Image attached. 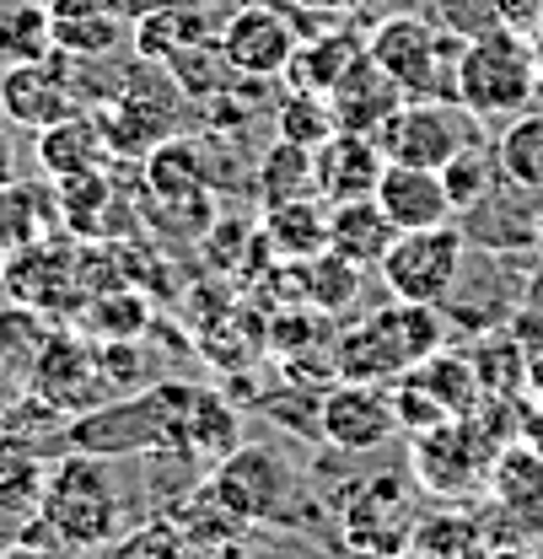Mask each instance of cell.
<instances>
[{
	"instance_id": "1",
	"label": "cell",
	"mask_w": 543,
	"mask_h": 559,
	"mask_svg": "<svg viewBox=\"0 0 543 559\" xmlns=\"http://www.w3.org/2000/svg\"><path fill=\"white\" fill-rule=\"evenodd\" d=\"M38 516L66 549H108L125 533V500H119L108 457L60 452V463H49Z\"/></svg>"
},
{
	"instance_id": "2",
	"label": "cell",
	"mask_w": 543,
	"mask_h": 559,
	"mask_svg": "<svg viewBox=\"0 0 543 559\" xmlns=\"http://www.w3.org/2000/svg\"><path fill=\"white\" fill-rule=\"evenodd\" d=\"M441 307H425V301H399L361 318L334 349V371L344 382H399L404 371H414L425 355L441 349Z\"/></svg>"
},
{
	"instance_id": "3",
	"label": "cell",
	"mask_w": 543,
	"mask_h": 559,
	"mask_svg": "<svg viewBox=\"0 0 543 559\" xmlns=\"http://www.w3.org/2000/svg\"><path fill=\"white\" fill-rule=\"evenodd\" d=\"M539 55L528 44V33L517 27H489L463 44V60H458V103L484 119V124H506L517 119L522 108L539 103Z\"/></svg>"
},
{
	"instance_id": "4",
	"label": "cell",
	"mask_w": 543,
	"mask_h": 559,
	"mask_svg": "<svg viewBox=\"0 0 543 559\" xmlns=\"http://www.w3.org/2000/svg\"><path fill=\"white\" fill-rule=\"evenodd\" d=\"M458 33H441L436 22L414 16V11H393L366 33V55L399 81L404 97H458V60H463Z\"/></svg>"
},
{
	"instance_id": "5",
	"label": "cell",
	"mask_w": 543,
	"mask_h": 559,
	"mask_svg": "<svg viewBox=\"0 0 543 559\" xmlns=\"http://www.w3.org/2000/svg\"><path fill=\"white\" fill-rule=\"evenodd\" d=\"M469 264V231L441 221V226H420V231H399L393 248L382 253L377 275L399 301H425V307H447L458 280Z\"/></svg>"
},
{
	"instance_id": "6",
	"label": "cell",
	"mask_w": 543,
	"mask_h": 559,
	"mask_svg": "<svg viewBox=\"0 0 543 559\" xmlns=\"http://www.w3.org/2000/svg\"><path fill=\"white\" fill-rule=\"evenodd\" d=\"M484 119H474L458 97H404L393 108V119L377 130V145L388 162H404V167H447L458 151L479 145Z\"/></svg>"
},
{
	"instance_id": "7",
	"label": "cell",
	"mask_w": 543,
	"mask_h": 559,
	"mask_svg": "<svg viewBox=\"0 0 543 559\" xmlns=\"http://www.w3.org/2000/svg\"><path fill=\"white\" fill-rule=\"evenodd\" d=\"M489 463H495V447L479 436V425L469 415L441 419V425L414 436V485L436 500L474 495L479 479L489 474Z\"/></svg>"
},
{
	"instance_id": "8",
	"label": "cell",
	"mask_w": 543,
	"mask_h": 559,
	"mask_svg": "<svg viewBox=\"0 0 543 559\" xmlns=\"http://www.w3.org/2000/svg\"><path fill=\"white\" fill-rule=\"evenodd\" d=\"M340 533L361 559H393L414 544V506L399 474H377L355 485L340 506Z\"/></svg>"
},
{
	"instance_id": "9",
	"label": "cell",
	"mask_w": 543,
	"mask_h": 559,
	"mask_svg": "<svg viewBox=\"0 0 543 559\" xmlns=\"http://www.w3.org/2000/svg\"><path fill=\"white\" fill-rule=\"evenodd\" d=\"M0 285H5L11 301H22V307H33V312H75V307H86L81 248L55 242V237H44V242L11 253Z\"/></svg>"
},
{
	"instance_id": "10",
	"label": "cell",
	"mask_w": 543,
	"mask_h": 559,
	"mask_svg": "<svg viewBox=\"0 0 543 559\" xmlns=\"http://www.w3.org/2000/svg\"><path fill=\"white\" fill-rule=\"evenodd\" d=\"M296 44H302V33H296L291 11L264 5V0L232 11L226 27H221V38H215L226 70H237V75H248V81H274V75H285Z\"/></svg>"
},
{
	"instance_id": "11",
	"label": "cell",
	"mask_w": 543,
	"mask_h": 559,
	"mask_svg": "<svg viewBox=\"0 0 543 559\" xmlns=\"http://www.w3.org/2000/svg\"><path fill=\"white\" fill-rule=\"evenodd\" d=\"M27 393H38L44 404L66 409L70 419L114 399V388L103 377V360H97V345L70 340V334H49L44 340L38 360L27 366Z\"/></svg>"
},
{
	"instance_id": "12",
	"label": "cell",
	"mask_w": 543,
	"mask_h": 559,
	"mask_svg": "<svg viewBox=\"0 0 543 559\" xmlns=\"http://www.w3.org/2000/svg\"><path fill=\"white\" fill-rule=\"evenodd\" d=\"M210 489L243 516V522H285V500H291V463H280L270 447H232Z\"/></svg>"
},
{
	"instance_id": "13",
	"label": "cell",
	"mask_w": 543,
	"mask_h": 559,
	"mask_svg": "<svg viewBox=\"0 0 543 559\" xmlns=\"http://www.w3.org/2000/svg\"><path fill=\"white\" fill-rule=\"evenodd\" d=\"M393 430H399V415L382 382H340L318 404V436L340 452H377Z\"/></svg>"
},
{
	"instance_id": "14",
	"label": "cell",
	"mask_w": 543,
	"mask_h": 559,
	"mask_svg": "<svg viewBox=\"0 0 543 559\" xmlns=\"http://www.w3.org/2000/svg\"><path fill=\"white\" fill-rule=\"evenodd\" d=\"M75 108H81V103H75V92H70V70H66V60H60V49L44 55V60L0 70V119H11V124H22V130H44V124L66 119Z\"/></svg>"
},
{
	"instance_id": "15",
	"label": "cell",
	"mask_w": 543,
	"mask_h": 559,
	"mask_svg": "<svg viewBox=\"0 0 543 559\" xmlns=\"http://www.w3.org/2000/svg\"><path fill=\"white\" fill-rule=\"evenodd\" d=\"M489 495H495V516L506 522L511 544L543 538V452L528 441H511L495 452L489 463Z\"/></svg>"
},
{
	"instance_id": "16",
	"label": "cell",
	"mask_w": 543,
	"mask_h": 559,
	"mask_svg": "<svg viewBox=\"0 0 543 559\" xmlns=\"http://www.w3.org/2000/svg\"><path fill=\"white\" fill-rule=\"evenodd\" d=\"M382 167H388V156H382L377 135H361V130H334L323 145H312V183H318V200H329V205L377 194Z\"/></svg>"
},
{
	"instance_id": "17",
	"label": "cell",
	"mask_w": 543,
	"mask_h": 559,
	"mask_svg": "<svg viewBox=\"0 0 543 559\" xmlns=\"http://www.w3.org/2000/svg\"><path fill=\"white\" fill-rule=\"evenodd\" d=\"M404 103V92H399V81L388 75V70L377 66L366 49L350 60L340 81L329 86V108H334V124L340 130H361V135H377L388 119H393V108Z\"/></svg>"
},
{
	"instance_id": "18",
	"label": "cell",
	"mask_w": 543,
	"mask_h": 559,
	"mask_svg": "<svg viewBox=\"0 0 543 559\" xmlns=\"http://www.w3.org/2000/svg\"><path fill=\"white\" fill-rule=\"evenodd\" d=\"M382 215L399 226V231H420V226H441L452 221V194L441 183L436 167H404V162H388L382 178H377V194H371Z\"/></svg>"
},
{
	"instance_id": "19",
	"label": "cell",
	"mask_w": 543,
	"mask_h": 559,
	"mask_svg": "<svg viewBox=\"0 0 543 559\" xmlns=\"http://www.w3.org/2000/svg\"><path fill=\"white\" fill-rule=\"evenodd\" d=\"M49 33L60 55L97 60L125 33V5L119 0H49Z\"/></svg>"
},
{
	"instance_id": "20",
	"label": "cell",
	"mask_w": 543,
	"mask_h": 559,
	"mask_svg": "<svg viewBox=\"0 0 543 559\" xmlns=\"http://www.w3.org/2000/svg\"><path fill=\"white\" fill-rule=\"evenodd\" d=\"M103 162H108L103 119H92V114H81V108L38 130V167L49 173V183L75 178V173H92V167H103Z\"/></svg>"
},
{
	"instance_id": "21",
	"label": "cell",
	"mask_w": 543,
	"mask_h": 559,
	"mask_svg": "<svg viewBox=\"0 0 543 559\" xmlns=\"http://www.w3.org/2000/svg\"><path fill=\"white\" fill-rule=\"evenodd\" d=\"M399 226L382 215V205L366 194V200H344V205H329V248L350 259L355 270H377L382 253L393 248Z\"/></svg>"
},
{
	"instance_id": "22",
	"label": "cell",
	"mask_w": 543,
	"mask_h": 559,
	"mask_svg": "<svg viewBox=\"0 0 543 559\" xmlns=\"http://www.w3.org/2000/svg\"><path fill=\"white\" fill-rule=\"evenodd\" d=\"M264 242L285 264H307L329 248V200L302 194V200H280L264 205Z\"/></svg>"
},
{
	"instance_id": "23",
	"label": "cell",
	"mask_w": 543,
	"mask_h": 559,
	"mask_svg": "<svg viewBox=\"0 0 543 559\" xmlns=\"http://www.w3.org/2000/svg\"><path fill=\"white\" fill-rule=\"evenodd\" d=\"M55 226H60V200L49 183H22V178L0 183V253L5 259L55 237Z\"/></svg>"
},
{
	"instance_id": "24",
	"label": "cell",
	"mask_w": 543,
	"mask_h": 559,
	"mask_svg": "<svg viewBox=\"0 0 543 559\" xmlns=\"http://www.w3.org/2000/svg\"><path fill=\"white\" fill-rule=\"evenodd\" d=\"M495 162H500V178L517 183L522 194H543V108H522L517 119H506V130L495 135Z\"/></svg>"
},
{
	"instance_id": "25",
	"label": "cell",
	"mask_w": 543,
	"mask_h": 559,
	"mask_svg": "<svg viewBox=\"0 0 543 559\" xmlns=\"http://www.w3.org/2000/svg\"><path fill=\"white\" fill-rule=\"evenodd\" d=\"M44 485H49V457L0 430V506L16 516H38Z\"/></svg>"
},
{
	"instance_id": "26",
	"label": "cell",
	"mask_w": 543,
	"mask_h": 559,
	"mask_svg": "<svg viewBox=\"0 0 543 559\" xmlns=\"http://www.w3.org/2000/svg\"><path fill=\"white\" fill-rule=\"evenodd\" d=\"M253 189H259V205H280V200H302V194H318L312 183V151L296 145V140H274L270 151L259 156L253 167Z\"/></svg>"
},
{
	"instance_id": "27",
	"label": "cell",
	"mask_w": 543,
	"mask_h": 559,
	"mask_svg": "<svg viewBox=\"0 0 543 559\" xmlns=\"http://www.w3.org/2000/svg\"><path fill=\"white\" fill-rule=\"evenodd\" d=\"M366 44H355L350 33H323V38H302L296 55H291V86H307V92H329L340 81L350 60L361 55Z\"/></svg>"
},
{
	"instance_id": "28",
	"label": "cell",
	"mask_w": 543,
	"mask_h": 559,
	"mask_svg": "<svg viewBox=\"0 0 543 559\" xmlns=\"http://www.w3.org/2000/svg\"><path fill=\"white\" fill-rule=\"evenodd\" d=\"M441 183H447V194H452V210L469 215L479 200H489V194L500 189V162H495V151L479 140V145L458 151V156L441 167Z\"/></svg>"
},
{
	"instance_id": "29",
	"label": "cell",
	"mask_w": 543,
	"mask_h": 559,
	"mask_svg": "<svg viewBox=\"0 0 543 559\" xmlns=\"http://www.w3.org/2000/svg\"><path fill=\"white\" fill-rule=\"evenodd\" d=\"M334 108H329V92H307V86H291L285 103H280V140H296V145H323L334 135Z\"/></svg>"
},
{
	"instance_id": "30",
	"label": "cell",
	"mask_w": 543,
	"mask_h": 559,
	"mask_svg": "<svg viewBox=\"0 0 543 559\" xmlns=\"http://www.w3.org/2000/svg\"><path fill=\"white\" fill-rule=\"evenodd\" d=\"M81 323L97 340H140L145 323H151V312H145V301H140L135 290H103V296H92L81 307Z\"/></svg>"
},
{
	"instance_id": "31",
	"label": "cell",
	"mask_w": 543,
	"mask_h": 559,
	"mask_svg": "<svg viewBox=\"0 0 543 559\" xmlns=\"http://www.w3.org/2000/svg\"><path fill=\"white\" fill-rule=\"evenodd\" d=\"M44 340H49V329H44V318L33 307H22V301L0 307V377L5 371L27 377V366L38 360Z\"/></svg>"
},
{
	"instance_id": "32",
	"label": "cell",
	"mask_w": 543,
	"mask_h": 559,
	"mask_svg": "<svg viewBox=\"0 0 543 559\" xmlns=\"http://www.w3.org/2000/svg\"><path fill=\"white\" fill-rule=\"evenodd\" d=\"M302 270V296L312 301V307H344L350 296H355V285H361V275L366 270H355L350 259H340L334 248H323L318 259H307V264H296Z\"/></svg>"
},
{
	"instance_id": "33",
	"label": "cell",
	"mask_w": 543,
	"mask_h": 559,
	"mask_svg": "<svg viewBox=\"0 0 543 559\" xmlns=\"http://www.w3.org/2000/svg\"><path fill=\"white\" fill-rule=\"evenodd\" d=\"M108 559H189V549H184L173 516H151V522H140L135 533H119L108 544Z\"/></svg>"
},
{
	"instance_id": "34",
	"label": "cell",
	"mask_w": 543,
	"mask_h": 559,
	"mask_svg": "<svg viewBox=\"0 0 543 559\" xmlns=\"http://www.w3.org/2000/svg\"><path fill=\"white\" fill-rule=\"evenodd\" d=\"M135 49L145 60H173L178 49H194V22L184 11H156L135 22Z\"/></svg>"
},
{
	"instance_id": "35",
	"label": "cell",
	"mask_w": 543,
	"mask_h": 559,
	"mask_svg": "<svg viewBox=\"0 0 543 559\" xmlns=\"http://www.w3.org/2000/svg\"><path fill=\"white\" fill-rule=\"evenodd\" d=\"M430 11H436V27L441 33H458V38H479L489 27H506L500 11H495V0H430Z\"/></svg>"
},
{
	"instance_id": "36",
	"label": "cell",
	"mask_w": 543,
	"mask_h": 559,
	"mask_svg": "<svg viewBox=\"0 0 543 559\" xmlns=\"http://www.w3.org/2000/svg\"><path fill=\"white\" fill-rule=\"evenodd\" d=\"M495 11H500V22L506 27H517V33H533L543 16V0H495Z\"/></svg>"
},
{
	"instance_id": "37",
	"label": "cell",
	"mask_w": 543,
	"mask_h": 559,
	"mask_svg": "<svg viewBox=\"0 0 543 559\" xmlns=\"http://www.w3.org/2000/svg\"><path fill=\"white\" fill-rule=\"evenodd\" d=\"M27 522H33V516H16V511H5V506H0V555L22 544V527H27Z\"/></svg>"
},
{
	"instance_id": "38",
	"label": "cell",
	"mask_w": 543,
	"mask_h": 559,
	"mask_svg": "<svg viewBox=\"0 0 543 559\" xmlns=\"http://www.w3.org/2000/svg\"><path fill=\"white\" fill-rule=\"evenodd\" d=\"M11 178H16V145L0 130V183H11Z\"/></svg>"
},
{
	"instance_id": "39",
	"label": "cell",
	"mask_w": 543,
	"mask_h": 559,
	"mask_svg": "<svg viewBox=\"0 0 543 559\" xmlns=\"http://www.w3.org/2000/svg\"><path fill=\"white\" fill-rule=\"evenodd\" d=\"M469 559H528V555H522V544H506V549H495V544H479Z\"/></svg>"
},
{
	"instance_id": "40",
	"label": "cell",
	"mask_w": 543,
	"mask_h": 559,
	"mask_svg": "<svg viewBox=\"0 0 543 559\" xmlns=\"http://www.w3.org/2000/svg\"><path fill=\"white\" fill-rule=\"evenodd\" d=\"M533 248H543V194H539V205H533Z\"/></svg>"
},
{
	"instance_id": "41",
	"label": "cell",
	"mask_w": 543,
	"mask_h": 559,
	"mask_svg": "<svg viewBox=\"0 0 543 559\" xmlns=\"http://www.w3.org/2000/svg\"><path fill=\"white\" fill-rule=\"evenodd\" d=\"M528 44H533V55H539V70H543V16H539V27L528 33Z\"/></svg>"
},
{
	"instance_id": "42",
	"label": "cell",
	"mask_w": 543,
	"mask_h": 559,
	"mask_svg": "<svg viewBox=\"0 0 543 559\" xmlns=\"http://www.w3.org/2000/svg\"><path fill=\"white\" fill-rule=\"evenodd\" d=\"M539 108H543V75H539Z\"/></svg>"
},
{
	"instance_id": "43",
	"label": "cell",
	"mask_w": 543,
	"mask_h": 559,
	"mask_svg": "<svg viewBox=\"0 0 543 559\" xmlns=\"http://www.w3.org/2000/svg\"><path fill=\"white\" fill-rule=\"evenodd\" d=\"M5 404H11V399H0V415H5Z\"/></svg>"
}]
</instances>
